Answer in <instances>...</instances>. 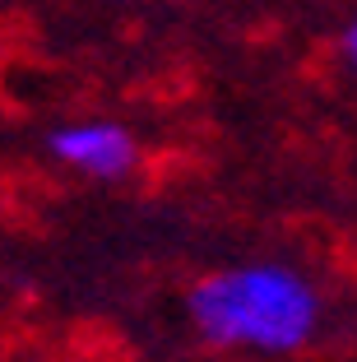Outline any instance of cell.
<instances>
[{
	"label": "cell",
	"instance_id": "6da1fadb",
	"mask_svg": "<svg viewBox=\"0 0 357 362\" xmlns=\"http://www.w3.org/2000/svg\"><path fill=\"white\" fill-rule=\"evenodd\" d=\"M186 311L209 344L251 353H297L320 325V293L293 265L251 260L200 279L190 288Z\"/></svg>",
	"mask_w": 357,
	"mask_h": 362
},
{
	"label": "cell",
	"instance_id": "7a4b0ae2",
	"mask_svg": "<svg viewBox=\"0 0 357 362\" xmlns=\"http://www.w3.org/2000/svg\"><path fill=\"white\" fill-rule=\"evenodd\" d=\"M47 149L65 168H79L88 177H103V181L126 177L139 158L135 135L126 126H116V121H74V126H61V130H52Z\"/></svg>",
	"mask_w": 357,
	"mask_h": 362
},
{
	"label": "cell",
	"instance_id": "3957f363",
	"mask_svg": "<svg viewBox=\"0 0 357 362\" xmlns=\"http://www.w3.org/2000/svg\"><path fill=\"white\" fill-rule=\"evenodd\" d=\"M344 56H348V61L357 65V19L348 23V33H344Z\"/></svg>",
	"mask_w": 357,
	"mask_h": 362
}]
</instances>
